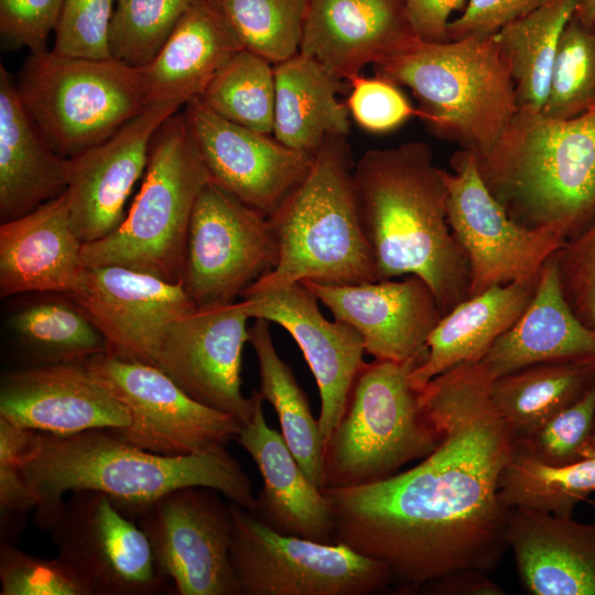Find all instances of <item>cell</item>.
<instances>
[{
	"instance_id": "7bdbcfd3",
	"label": "cell",
	"mask_w": 595,
	"mask_h": 595,
	"mask_svg": "<svg viewBox=\"0 0 595 595\" xmlns=\"http://www.w3.org/2000/svg\"><path fill=\"white\" fill-rule=\"evenodd\" d=\"M36 431L21 428L0 416V519L1 532L13 533L35 509L37 499L23 473Z\"/></svg>"
},
{
	"instance_id": "f35d334b",
	"label": "cell",
	"mask_w": 595,
	"mask_h": 595,
	"mask_svg": "<svg viewBox=\"0 0 595 595\" xmlns=\"http://www.w3.org/2000/svg\"><path fill=\"white\" fill-rule=\"evenodd\" d=\"M193 0H116L108 33L110 56L134 68L159 54Z\"/></svg>"
},
{
	"instance_id": "4dcf8cb0",
	"label": "cell",
	"mask_w": 595,
	"mask_h": 595,
	"mask_svg": "<svg viewBox=\"0 0 595 595\" xmlns=\"http://www.w3.org/2000/svg\"><path fill=\"white\" fill-rule=\"evenodd\" d=\"M273 136L282 144L315 154L326 139L350 132L346 83L301 53L275 64Z\"/></svg>"
},
{
	"instance_id": "d4e9b609",
	"label": "cell",
	"mask_w": 595,
	"mask_h": 595,
	"mask_svg": "<svg viewBox=\"0 0 595 595\" xmlns=\"http://www.w3.org/2000/svg\"><path fill=\"white\" fill-rule=\"evenodd\" d=\"M251 419L236 441L250 455L262 477L253 512L273 530L323 543H334L328 497L303 472L281 432L266 421L258 390Z\"/></svg>"
},
{
	"instance_id": "681fc988",
	"label": "cell",
	"mask_w": 595,
	"mask_h": 595,
	"mask_svg": "<svg viewBox=\"0 0 595 595\" xmlns=\"http://www.w3.org/2000/svg\"><path fill=\"white\" fill-rule=\"evenodd\" d=\"M411 26L422 42L448 41L447 28L453 11L461 9L464 0H404Z\"/></svg>"
},
{
	"instance_id": "c3c4849f",
	"label": "cell",
	"mask_w": 595,
	"mask_h": 595,
	"mask_svg": "<svg viewBox=\"0 0 595 595\" xmlns=\"http://www.w3.org/2000/svg\"><path fill=\"white\" fill-rule=\"evenodd\" d=\"M545 0H468L464 11L451 20L448 41L487 36L530 13Z\"/></svg>"
},
{
	"instance_id": "6da1fadb",
	"label": "cell",
	"mask_w": 595,
	"mask_h": 595,
	"mask_svg": "<svg viewBox=\"0 0 595 595\" xmlns=\"http://www.w3.org/2000/svg\"><path fill=\"white\" fill-rule=\"evenodd\" d=\"M491 380L478 361L434 377L421 390L441 431L433 452L383 480L324 489L334 543L385 563L404 591L458 571L489 573L509 550L499 480L516 442Z\"/></svg>"
},
{
	"instance_id": "f1b7e54d",
	"label": "cell",
	"mask_w": 595,
	"mask_h": 595,
	"mask_svg": "<svg viewBox=\"0 0 595 595\" xmlns=\"http://www.w3.org/2000/svg\"><path fill=\"white\" fill-rule=\"evenodd\" d=\"M69 159L44 140L23 107L10 74L0 66V219L6 223L62 195Z\"/></svg>"
},
{
	"instance_id": "8992f818",
	"label": "cell",
	"mask_w": 595,
	"mask_h": 595,
	"mask_svg": "<svg viewBox=\"0 0 595 595\" xmlns=\"http://www.w3.org/2000/svg\"><path fill=\"white\" fill-rule=\"evenodd\" d=\"M375 66L411 89L418 116L439 138L480 155L518 111L513 82L496 33L441 43L419 40Z\"/></svg>"
},
{
	"instance_id": "484cf974",
	"label": "cell",
	"mask_w": 595,
	"mask_h": 595,
	"mask_svg": "<svg viewBox=\"0 0 595 595\" xmlns=\"http://www.w3.org/2000/svg\"><path fill=\"white\" fill-rule=\"evenodd\" d=\"M507 542L532 595H595V521L509 508Z\"/></svg>"
},
{
	"instance_id": "8d00e7d4",
	"label": "cell",
	"mask_w": 595,
	"mask_h": 595,
	"mask_svg": "<svg viewBox=\"0 0 595 595\" xmlns=\"http://www.w3.org/2000/svg\"><path fill=\"white\" fill-rule=\"evenodd\" d=\"M198 99L234 123L270 134L275 104L274 67L268 60L241 48Z\"/></svg>"
},
{
	"instance_id": "ee69618b",
	"label": "cell",
	"mask_w": 595,
	"mask_h": 595,
	"mask_svg": "<svg viewBox=\"0 0 595 595\" xmlns=\"http://www.w3.org/2000/svg\"><path fill=\"white\" fill-rule=\"evenodd\" d=\"M116 0H65L53 50L91 60L110 58L108 33Z\"/></svg>"
},
{
	"instance_id": "f546056e",
	"label": "cell",
	"mask_w": 595,
	"mask_h": 595,
	"mask_svg": "<svg viewBox=\"0 0 595 595\" xmlns=\"http://www.w3.org/2000/svg\"><path fill=\"white\" fill-rule=\"evenodd\" d=\"M539 275L490 288L464 300L442 316L428 338L426 357L411 372L414 388L421 391L446 370L479 361L528 307Z\"/></svg>"
},
{
	"instance_id": "8fae6325",
	"label": "cell",
	"mask_w": 595,
	"mask_h": 595,
	"mask_svg": "<svg viewBox=\"0 0 595 595\" xmlns=\"http://www.w3.org/2000/svg\"><path fill=\"white\" fill-rule=\"evenodd\" d=\"M35 524L89 595H154L169 587L141 527L105 493L72 491Z\"/></svg>"
},
{
	"instance_id": "816d5d0a",
	"label": "cell",
	"mask_w": 595,
	"mask_h": 595,
	"mask_svg": "<svg viewBox=\"0 0 595 595\" xmlns=\"http://www.w3.org/2000/svg\"><path fill=\"white\" fill-rule=\"evenodd\" d=\"M573 15L595 29V0H580Z\"/></svg>"
},
{
	"instance_id": "74e56055",
	"label": "cell",
	"mask_w": 595,
	"mask_h": 595,
	"mask_svg": "<svg viewBox=\"0 0 595 595\" xmlns=\"http://www.w3.org/2000/svg\"><path fill=\"white\" fill-rule=\"evenodd\" d=\"M310 0H213L242 48L272 64L300 52Z\"/></svg>"
},
{
	"instance_id": "30bf717a",
	"label": "cell",
	"mask_w": 595,
	"mask_h": 595,
	"mask_svg": "<svg viewBox=\"0 0 595 595\" xmlns=\"http://www.w3.org/2000/svg\"><path fill=\"white\" fill-rule=\"evenodd\" d=\"M229 504L230 560L240 595H369L393 584L379 560L340 543L282 534Z\"/></svg>"
},
{
	"instance_id": "1f68e13d",
	"label": "cell",
	"mask_w": 595,
	"mask_h": 595,
	"mask_svg": "<svg viewBox=\"0 0 595 595\" xmlns=\"http://www.w3.org/2000/svg\"><path fill=\"white\" fill-rule=\"evenodd\" d=\"M8 325L21 367L79 363L109 351L101 332L66 294L20 305Z\"/></svg>"
},
{
	"instance_id": "2e32d148",
	"label": "cell",
	"mask_w": 595,
	"mask_h": 595,
	"mask_svg": "<svg viewBox=\"0 0 595 595\" xmlns=\"http://www.w3.org/2000/svg\"><path fill=\"white\" fill-rule=\"evenodd\" d=\"M242 301L195 307L170 327L155 367L198 402L247 423L255 396L241 392V359L249 340Z\"/></svg>"
},
{
	"instance_id": "d590c367",
	"label": "cell",
	"mask_w": 595,
	"mask_h": 595,
	"mask_svg": "<svg viewBox=\"0 0 595 595\" xmlns=\"http://www.w3.org/2000/svg\"><path fill=\"white\" fill-rule=\"evenodd\" d=\"M595 493V456L562 467L544 465L515 445L499 480L506 508L573 517L576 506Z\"/></svg>"
},
{
	"instance_id": "7402d4cb",
	"label": "cell",
	"mask_w": 595,
	"mask_h": 595,
	"mask_svg": "<svg viewBox=\"0 0 595 595\" xmlns=\"http://www.w3.org/2000/svg\"><path fill=\"white\" fill-rule=\"evenodd\" d=\"M302 283L334 320L360 334L365 351L377 360L402 363L425 353L443 316L431 288L415 275L356 284Z\"/></svg>"
},
{
	"instance_id": "f907efd6",
	"label": "cell",
	"mask_w": 595,
	"mask_h": 595,
	"mask_svg": "<svg viewBox=\"0 0 595 595\" xmlns=\"http://www.w3.org/2000/svg\"><path fill=\"white\" fill-rule=\"evenodd\" d=\"M421 589L436 595H501L502 588L487 577V573L464 570L447 574L425 584Z\"/></svg>"
},
{
	"instance_id": "9c48e42d",
	"label": "cell",
	"mask_w": 595,
	"mask_h": 595,
	"mask_svg": "<svg viewBox=\"0 0 595 595\" xmlns=\"http://www.w3.org/2000/svg\"><path fill=\"white\" fill-rule=\"evenodd\" d=\"M15 86L44 140L67 159L105 141L147 107L140 68L112 57L31 53Z\"/></svg>"
},
{
	"instance_id": "ac0fdd59",
	"label": "cell",
	"mask_w": 595,
	"mask_h": 595,
	"mask_svg": "<svg viewBox=\"0 0 595 595\" xmlns=\"http://www.w3.org/2000/svg\"><path fill=\"white\" fill-rule=\"evenodd\" d=\"M184 107L210 182L266 216L307 175L314 154L234 123L199 99Z\"/></svg>"
},
{
	"instance_id": "7a4b0ae2",
	"label": "cell",
	"mask_w": 595,
	"mask_h": 595,
	"mask_svg": "<svg viewBox=\"0 0 595 595\" xmlns=\"http://www.w3.org/2000/svg\"><path fill=\"white\" fill-rule=\"evenodd\" d=\"M353 181L379 279L419 277L443 316L468 299L469 266L447 223V190L431 147L368 150L354 164Z\"/></svg>"
},
{
	"instance_id": "5b68a950",
	"label": "cell",
	"mask_w": 595,
	"mask_h": 595,
	"mask_svg": "<svg viewBox=\"0 0 595 595\" xmlns=\"http://www.w3.org/2000/svg\"><path fill=\"white\" fill-rule=\"evenodd\" d=\"M345 138L325 140L305 178L269 217L278 262L241 296L306 280L329 284L380 280L358 217Z\"/></svg>"
},
{
	"instance_id": "44dd1931",
	"label": "cell",
	"mask_w": 595,
	"mask_h": 595,
	"mask_svg": "<svg viewBox=\"0 0 595 595\" xmlns=\"http://www.w3.org/2000/svg\"><path fill=\"white\" fill-rule=\"evenodd\" d=\"M0 416L56 435L130 425L127 407L85 361L19 367L0 382Z\"/></svg>"
},
{
	"instance_id": "52a82bcc",
	"label": "cell",
	"mask_w": 595,
	"mask_h": 595,
	"mask_svg": "<svg viewBox=\"0 0 595 595\" xmlns=\"http://www.w3.org/2000/svg\"><path fill=\"white\" fill-rule=\"evenodd\" d=\"M209 182L187 118L177 111L154 133L144 180L120 226L83 244L85 268L119 266L181 282L192 213Z\"/></svg>"
},
{
	"instance_id": "ab89813d",
	"label": "cell",
	"mask_w": 595,
	"mask_h": 595,
	"mask_svg": "<svg viewBox=\"0 0 595 595\" xmlns=\"http://www.w3.org/2000/svg\"><path fill=\"white\" fill-rule=\"evenodd\" d=\"M595 109V29L572 18L560 37L542 112L571 119Z\"/></svg>"
},
{
	"instance_id": "e0dca14e",
	"label": "cell",
	"mask_w": 595,
	"mask_h": 595,
	"mask_svg": "<svg viewBox=\"0 0 595 595\" xmlns=\"http://www.w3.org/2000/svg\"><path fill=\"white\" fill-rule=\"evenodd\" d=\"M68 296L101 332L108 354L153 366L172 324L196 307L182 281L119 266L85 268Z\"/></svg>"
},
{
	"instance_id": "ffe728a7",
	"label": "cell",
	"mask_w": 595,
	"mask_h": 595,
	"mask_svg": "<svg viewBox=\"0 0 595 595\" xmlns=\"http://www.w3.org/2000/svg\"><path fill=\"white\" fill-rule=\"evenodd\" d=\"M242 298L250 318L277 323L299 345L318 388V423L326 443L366 363L360 334L345 322L326 320L320 311L318 299L302 282Z\"/></svg>"
},
{
	"instance_id": "f5cc1de1",
	"label": "cell",
	"mask_w": 595,
	"mask_h": 595,
	"mask_svg": "<svg viewBox=\"0 0 595 595\" xmlns=\"http://www.w3.org/2000/svg\"><path fill=\"white\" fill-rule=\"evenodd\" d=\"M589 455L591 457L595 456V433L592 437L591 445H589Z\"/></svg>"
},
{
	"instance_id": "83f0119b",
	"label": "cell",
	"mask_w": 595,
	"mask_h": 595,
	"mask_svg": "<svg viewBox=\"0 0 595 595\" xmlns=\"http://www.w3.org/2000/svg\"><path fill=\"white\" fill-rule=\"evenodd\" d=\"M241 48L213 0H193L159 54L140 68L147 106L201 98Z\"/></svg>"
},
{
	"instance_id": "5bb4252c",
	"label": "cell",
	"mask_w": 595,
	"mask_h": 595,
	"mask_svg": "<svg viewBox=\"0 0 595 595\" xmlns=\"http://www.w3.org/2000/svg\"><path fill=\"white\" fill-rule=\"evenodd\" d=\"M278 259L269 217L207 183L192 213L181 280L194 305L235 302Z\"/></svg>"
},
{
	"instance_id": "60d3db41",
	"label": "cell",
	"mask_w": 595,
	"mask_h": 595,
	"mask_svg": "<svg viewBox=\"0 0 595 595\" xmlns=\"http://www.w3.org/2000/svg\"><path fill=\"white\" fill-rule=\"evenodd\" d=\"M594 433L595 386L516 445L544 465L562 467L591 458Z\"/></svg>"
},
{
	"instance_id": "277c9868",
	"label": "cell",
	"mask_w": 595,
	"mask_h": 595,
	"mask_svg": "<svg viewBox=\"0 0 595 595\" xmlns=\"http://www.w3.org/2000/svg\"><path fill=\"white\" fill-rule=\"evenodd\" d=\"M484 182L506 213L565 240L595 214V109L571 119L518 109L496 144L477 155Z\"/></svg>"
},
{
	"instance_id": "f6af8a7d",
	"label": "cell",
	"mask_w": 595,
	"mask_h": 595,
	"mask_svg": "<svg viewBox=\"0 0 595 595\" xmlns=\"http://www.w3.org/2000/svg\"><path fill=\"white\" fill-rule=\"evenodd\" d=\"M553 257L566 302L580 321L595 331V214Z\"/></svg>"
},
{
	"instance_id": "9a60e30c",
	"label": "cell",
	"mask_w": 595,
	"mask_h": 595,
	"mask_svg": "<svg viewBox=\"0 0 595 595\" xmlns=\"http://www.w3.org/2000/svg\"><path fill=\"white\" fill-rule=\"evenodd\" d=\"M219 491L167 493L132 518L149 539L159 572L178 595H240L230 560L232 516Z\"/></svg>"
},
{
	"instance_id": "bcb514c9",
	"label": "cell",
	"mask_w": 595,
	"mask_h": 595,
	"mask_svg": "<svg viewBox=\"0 0 595 595\" xmlns=\"http://www.w3.org/2000/svg\"><path fill=\"white\" fill-rule=\"evenodd\" d=\"M350 93L347 107L354 120L370 132H388L399 128L412 116H418L399 85L376 76L359 74L348 79Z\"/></svg>"
},
{
	"instance_id": "4316f807",
	"label": "cell",
	"mask_w": 595,
	"mask_h": 595,
	"mask_svg": "<svg viewBox=\"0 0 595 595\" xmlns=\"http://www.w3.org/2000/svg\"><path fill=\"white\" fill-rule=\"evenodd\" d=\"M567 360H595V331L566 302L552 255L528 307L478 363L495 379L532 365Z\"/></svg>"
},
{
	"instance_id": "603a6c76",
	"label": "cell",
	"mask_w": 595,
	"mask_h": 595,
	"mask_svg": "<svg viewBox=\"0 0 595 595\" xmlns=\"http://www.w3.org/2000/svg\"><path fill=\"white\" fill-rule=\"evenodd\" d=\"M419 40L404 0H310L299 53L348 80Z\"/></svg>"
},
{
	"instance_id": "d6a6232c",
	"label": "cell",
	"mask_w": 595,
	"mask_h": 595,
	"mask_svg": "<svg viewBox=\"0 0 595 595\" xmlns=\"http://www.w3.org/2000/svg\"><path fill=\"white\" fill-rule=\"evenodd\" d=\"M594 386L595 360L542 363L493 379L490 398L517 442Z\"/></svg>"
},
{
	"instance_id": "7dc6e473",
	"label": "cell",
	"mask_w": 595,
	"mask_h": 595,
	"mask_svg": "<svg viewBox=\"0 0 595 595\" xmlns=\"http://www.w3.org/2000/svg\"><path fill=\"white\" fill-rule=\"evenodd\" d=\"M65 0H0V32L11 45L46 51Z\"/></svg>"
},
{
	"instance_id": "b9f144b4",
	"label": "cell",
	"mask_w": 595,
	"mask_h": 595,
	"mask_svg": "<svg viewBox=\"0 0 595 595\" xmlns=\"http://www.w3.org/2000/svg\"><path fill=\"white\" fill-rule=\"evenodd\" d=\"M0 585L1 595H89L57 556L44 560L6 541L0 547Z\"/></svg>"
},
{
	"instance_id": "7c38bea8",
	"label": "cell",
	"mask_w": 595,
	"mask_h": 595,
	"mask_svg": "<svg viewBox=\"0 0 595 595\" xmlns=\"http://www.w3.org/2000/svg\"><path fill=\"white\" fill-rule=\"evenodd\" d=\"M450 164L452 172L443 170L446 217L468 261V298L537 278L566 240L552 230L528 228L510 218L484 182L473 151L458 149Z\"/></svg>"
},
{
	"instance_id": "e575fe53",
	"label": "cell",
	"mask_w": 595,
	"mask_h": 595,
	"mask_svg": "<svg viewBox=\"0 0 595 595\" xmlns=\"http://www.w3.org/2000/svg\"><path fill=\"white\" fill-rule=\"evenodd\" d=\"M580 0H545L496 37L508 63L518 109L542 110L562 32Z\"/></svg>"
},
{
	"instance_id": "ba28073f",
	"label": "cell",
	"mask_w": 595,
	"mask_h": 595,
	"mask_svg": "<svg viewBox=\"0 0 595 595\" xmlns=\"http://www.w3.org/2000/svg\"><path fill=\"white\" fill-rule=\"evenodd\" d=\"M426 354L402 363H365L326 441L324 489L383 480L437 446L441 431L411 381Z\"/></svg>"
},
{
	"instance_id": "836d02e7",
	"label": "cell",
	"mask_w": 595,
	"mask_h": 595,
	"mask_svg": "<svg viewBox=\"0 0 595 595\" xmlns=\"http://www.w3.org/2000/svg\"><path fill=\"white\" fill-rule=\"evenodd\" d=\"M258 360L259 393L274 409L281 434L305 475L324 490L325 440L318 419L312 414L306 394L290 366L279 356L270 333V322L255 318L248 329Z\"/></svg>"
},
{
	"instance_id": "4fadbf2b",
	"label": "cell",
	"mask_w": 595,
	"mask_h": 595,
	"mask_svg": "<svg viewBox=\"0 0 595 595\" xmlns=\"http://www.w3.org/2000/svg\"><path fill=\"white\" fill-rule=\"evenodd\" d=\"M85 363L129 410L130 425L113 431L142 450L170 456L217 453L241 430L235 416L193 399L153 365L110 354Z\"/></svg>"
},
{
	"instance_id": "d6986e66",
	"label": "cell",
	"mask_w": 595,
	"mask_h": 595,
	"mask_svg": "<svg viewBox=\"0 0 595 595\" xmlns=\"http://www.w3.org/2000/svg\"><path fill=\"white\" fill-rule=\"evenodd\" d=\"M181 107L149 105L111 137L69 159L64 193L72 227L83 244L104 239L120 226L126 201L147 169L154 133Z\"/></svg>"
},
{
	"instance_id": "3957f363",
	"label": "cell",
	"mask_w": 595,
	"mask_h": 595,
	"mask_svg": "<svg viewBox=\"0 0 595 595\" xmlns=\"http://www.w3.org/2000/svg\"><path fill=\"white\" fill-rule=\"evenodd\" d=\"M22 468L37 499L34 522L65 494L83 489L105 493L131 518L167 493L192 486L213 488L252 513L257 509L251 480L227 450L162 455L122 440L111 429L71 435L36 431Z\"/></svg>"
},
{
	"instance_id": "cb8c5ba5",
	"label": "cell",
	"mask_w": 595,
	"mask_h": 595,
	"mask_svg": "<svg viewBox=\"0 0 595 595\" xmlns=\"http://www.w3.org/2000/svg\"><path fill=\"white\" fill-rule=\"evenodd\" d=\"M65 193L0 226V296L71 295L85 266Z\"/></svg>"
}]
</instances>
